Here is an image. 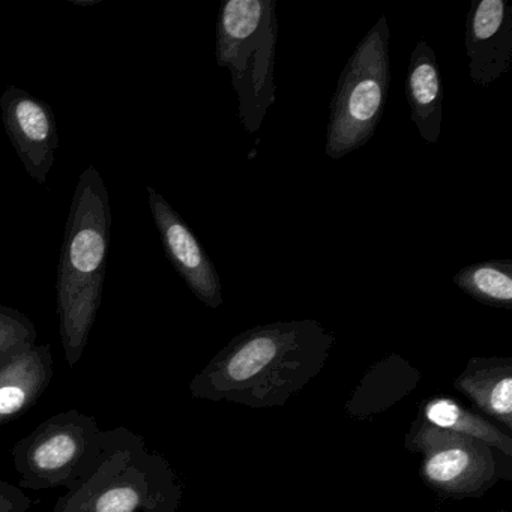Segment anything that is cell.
I'll return each instance as SVG.
<instances>
[{"label": "cell", "instance_id": "9c48e42d", "mask_svg": "<svg viewBox=\"0 0 512 512\" xmlns=\"http://www.w3.org/2000/svg\"><path fill=\"white\" fill-rule=\"evenodd\" d=\"M146 190L167 259L200 302L209 308H220L224 302L223 287L214 262L172 205L154 188Z\"/></svg>", "mask_w": 512, "mask_h": 512}, {"label": "cell", "instance_id": "ba28073f", "mask_svg": "<svg viewBox=\"0 0 512 512\" xmlns=\"http://www.w3.org/2000/svg\"><path fill=\"white\" fill-rule=\"evenodd\" d=\"M5 131L26 172L46 184L59 148L58 127L52 107L29 92L8 86L0 97Z\"/></svg>", "mask_w": 512, "mask_h": 512}, {"label": "cell", "instance_id": "7c38bea8", "mask_svg": "<svg viewBox=\"0 0 512 512\" xmlns=\"http://www.w3.org/2000/svg\"><path fill=\"white\" fill-rule=\"evenodd\" d=\"M55 373L49 344H35L0 364V427L40 400Z\"/></svg>", "mask_w": 512, "mask_h": 512}, {"label": "cell", "instance_id": "8992f818", "mask_svg": "<svg viewBox=\"0 0 512 512\" xmlns=\"http://www.w3.org/2000/svg\"><path fill=\"white\" fill-rule=\"evenodd\" d=\"M104 434L97 419L80 410L50 416L11 451L19 487L67 491L79 487L100 463Z\"/></svg>", "mask_w": 512, "mask_h": 512}, {"label": "cell", "instance_id": "7a4b0ae2", "mask_svg": "<svg viewBox=\"0 0 512 512\" xmlns=\"http://www.w3.org/2000/svg\"><path fill=\"white\" fill-rule=\"evenodd\" d=\"M112 208L103 176L89 166L74 191L58 272L59 332L65 361L76 367L103 299Z\"/></svg>", "mask_w": 512, "mask_h": 512}, {"label": "cell", "instance_id": "9a60e30c", "mask_svg": "<svg viewBox=\"0 0 512 512\" xmlns=\"http://www.w3.org/2000/svg\"><path fill=\"white\" fill-rule=\"evenodd\" d=\"M419 418L434 427L482 440L497 451L512 457V437L481 413L467 409L454 398L431 397L419 406Z\"/></svg>", "mask_w": 512, "mask_h": 512}, {"label": "cell", "instance_id": "6da1fadb", "mask_svg": "<svg viewBox=\"0 0 512 512\" xmlns=\"http://www.w3.org/2000/svg\"><path fill=\"white\" fill-rule=\"evenodd\" d=\"M335 335L313 319L254 326L233 337L190 382L191 397L250 409L286 406L319 376Z\"/></svg>", "mask_w": 512, "mask_h": 512}, {"label": "cell", "instance_id": "5b68a950", "mask_svg": "<svg viewBox=\"0 0 512 512\" xmlns=\"http://www.w3.org/2000/svg\"><path fill=\"white\" fill-rule=\"evenodd\" d=\"M389 43L391 31L383 16L341 71L326 131L325 151L332 160L347 157L376 134L391 85Z\"/></svg>", "mask_w": 512, "mask_h": 512}, {"label": "cell", "instance_id": "52a82bcc", "mask_svg": "<svg viewBox=\"0 0 512 512\" xmlns=\"http://www.w3.org/2000/svg\"><path fill=\"white\" fill-rule=\"evenodd\" d=\"M404 446L421 457L419 475L440 499H479L499 481H511L512 457L482 440L434 427L416 416Z\"/></svg>", "mask_w": 512, "mask_h": 512}, {"label": "cell", "instance_id": "ac0fdd59", "mask_svg": "<svg viewBox=\"0 0 512 512\" xmlns=\"http://www.w3.org/2000/svg\"><path fill=\"white\" fill-rule=\"evenodd\" d=\"M34 500L20 487L0 479V512H29Z\"/></svg>", "mask_w": 512, "mask_h": 512}, {"label": "cell", "instance_id": "4fadbf2b", "mask_svg": "<svg viewBox=\"0 0 512 512\" xmlns=\"http://www.w3.org/2000/svg\"><path fill=\"white\" fill-rule=\"evenodd\" d=\"M421 373L397 353L374 362L359 380L344 404V412L355 419H367L386 412L415 391Z\"/></svg>", "mask_w": 512, "mask_h": 512}, {"label": "cell", "instance_id": "d6986e66", "mask_svg": "<svg viewBox=\"0 0 512 512\" xmlns=\"http://www.w3.org/2000/svg\"><path fill=\"white\" fill-rule=\"evenodd\" d=\"M494 512H511V511H508V509H497V511H494Z\"/></svg>", "mask_w": 512, "mask_h": 512}, {"label": "cell", "instance_id": "3957f363", "mask_svg": "<svg viewBox=\"0 0 512 512\" xmlns=\"http://www.w3.org/2000/svg\"><path fill=\"white\" fill-rule=\"evenodd\" d=\"M184 487L170 461L127 427L104 434L94 473L65 491L53 512H176Z\"/></svg>", "mask_w": 512, "mask_h": 512}, {"label": "cell", "instance_id": "30bf717a", "mask_svg": "<svg viewBox=\"0 0 512 512\" xmlns=\"http://www.w3.org/2000/svg\"><path fill=\"white\" fill-rule=\"evenodd\" d=\"M464 49L469 76L479 88L493 85L512 64V8L505 0H472Z\"/></svg>", "mask_w": 512, "mask_h": 512}, {"label": "cell", "instance_id": "8fae6325", "mask_svg": "<svg viewBox=\"0 0 512 512\" xmlns=\"http://www.w3.org/2000/svg\"><path fill=\"white\" fill-rule=\"evenodd\" d=\"M454 388L484 418L511 434L512 356H473L455 377Z\"/></svg>", "mask_w": 512, "mask_h": 512}, {"label": "cell", "instance_id": "5bb4252c", "mask_svg": "<svg viewBox=\"0 0 512 512\" xmlns=\"http://www.w3.org/2000/svg\"><path fill=\"white\" fill-rule=\"evenodd\" d=\"M410 118L425 142L434 145L442 133L443 85L439 64L427 41L413 49L406 76Z\"/></svg>", "mask_w": 512, "mask_h": 512}, {"label": "cell", "instance_id": "2e32d148", "mask_svg": "<svg viewBox=\"0 0 512 512\" xmlns=\"http://www.w3.org/2000/svg\"><path fill=\"white\" fill-rule=\"evenodd\" d=\"M452 283L481 304L512 310L511 260L473 263L460 269L452 277Z\"/></svg>", "mask_w": 512, "mask_h": 512}, {"label": "cell", "instance_id": "e0dca14e", "mask_svg": "<svg viewBox=\"0 0 512 512\" xmlns=\"http://www.w3.org/2000/svg\"><path fill=\"white\" fill-rule=\"evenodd\" d=\"M32 320L16 308L0 305V364L37 344Z\"/></svg>", "mask_w": 512, "mask_h": 512}, {"label": "cell", "instance_id": "277c9868", "mask_svg": "<svg viewBox=\"0 0 512 512\" xmlns=\"http://www.w3.org/2000/svg\"><path fill=\"white\" fill-rule=\"evenodd\" d=\"M275 0H226L217 20L215 59L230 71L238 98L236 115L248 134L257 133L277 100Z\"/></svg>", "mask_w": 512, "mask_h": 512}]
</instances>
